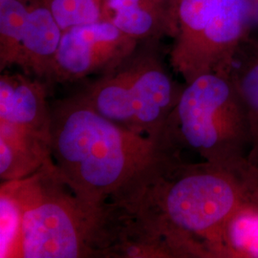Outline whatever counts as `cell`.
<instances>
[{
    "instance_id": "cell-9",
    "label": "cell",
    "mask_w": 258,
    "mask_h": 258,
    "mask_svg": "<svg viewBox=\"0 0 258 258\" xmlns=\"http://www.w3.org/2000/svg\"><path fill=\"white\" fill-rule=\"evenodd\" d=\"M174 0H102V19L137 40L174 36Z\"/></svg>"
},
{
    "instance_id": "cell-13",
    "label": "cell",
    "mask_w": 258,
    "mask_h": 258,
    "mask_svg": "<svg viewBox=\"0 0 258 258\" xmlns=\"http://www.w3.org/2000/svg\"><path fill=\"white\" fill-rule=\"evenodd\" d=\"M30 3L0 0V69L18 65Z\"/></svg>"
},
{
    "instance_id": "cell-8",
    "label": "cell",
    "mask_w": 258,
    "mask_h": 258,
    "mask_svg": "<svg viewBox=\"0 0 258 258\" xmlns=\"http://www.w3.org/2000/svg\"><path fill=\"white\" fill-rule=\"evenodd\" d=\"M62 33L42 0L30 3L18 66L48 83Z\"/></svg>"
},
{
    "instance_id": "cell-14",
    "label": "cell",
    "mask_w": 258,
    "mask_h": 258,
    "mask_svg": "<svg viewBox=\"0 0 258 258\" xmlns=\"http://www.w3.org/2000/svg\"><path fill=\"white\" fill-rule=\"evenodd\" d=\"M65 31L102 19V0H42Z\"/></svg>"
},
{
    "instance_id": "cell-6",
    "label": "cell",
    "mask_w": 258,
    "mask_h": 258,
    "mask_svg": "<svg viewBox=\"0 0 258 258\" xmlns=\"http://www.w3.org/2000/svg\"><path fill=\"white\" fill-rule=\"evenodd\" d=\"M138 40L109 21L79 25L63 31L48 83H73L105 74L135 53Z\"/></svg>"
},
{
    "instance_id": "cell-7",
    "label": "cell",
    "mask_w": 258,
    "mask_h": 258,
    "mask_svg": "<svg viewBox=\"0 0 258 258\" xmlns=\"http://www.w3.org/2000/svg\"><path fill=\"white\" fill-rule=\"evenodd\" d=\"M46 83L25 74L0 77V120L50 139Z\"/></svg>"
},
{
    "instance_id": "cell-1",
    "label": "cell",
    "mask_w": 258,
    "mask_h": 258,
    "mask_svg": "<svg viewBox=\"0 0 258 258\" xmlns=\"http://www.w3.org/2000/svg\"><path fill=\"white\" fill-rule=\"evenodd\" d=\"M258 186V168L180 158L116 205L130 230L167 257L213 258L225 223Z\"/></svg>"
},
{
    "instance_id": "cell-5",
    "label": "cell",
    "mask_w": 258,
    "mask_h": 258,
    "mask_svg": "<svg viewBox=\"0 0 258 258\" xmlns=\"http://www.w3.org/2000/svg\"><path fill=\"white\" fill-rule=\"evenodd\" d=\"M182 90L157 55L134 53L76 96L108 120L163 144Z\"/></svg>"
},
{
    "instance_id": "cell-18",
    "label": "cell",
    "mask_w": 258,
    "mask_h": 258,
    "mask_svg": "<svg viewBox=\"0 0 258 258\" xmlns=\"http://www.w3.org/2000/svg\"><path fill=\"white\" fill-rule=\"evenodd\" d=\"M24 1H26L28 3H33V2H37V1H41V0H24Z\"/></svg>"
},
{
    "instance_id": "cell-15",
    "label": "cell",
    "mask_w": 258,
    "mask_h": 258,
    "mask_svg": "<svg viewBox=\"0 0 258 258\" xmlns=\"http://www.w3.org/2000/svg\"><path fill=\"white\" fill-rule=\"evenodd\" d=\"M0 257H13L20 231L21 209L15 196L3 185L0 187Z\"/></svg>"
},
{
    "instance_id": "cell-2",
    "label": "cell",
    "mask_w": 258,
    "mask_h": 258,
    "mask_svg": "<svg viewBox=\"0 0 258 258\" xmlns=\"http://www.w3.org/2000/svg\"><path fill=\"white\" fill-rule=\"evenodd\" d=\"M51 107L50 147L61 179L87 203L126 199L180 152L108 120L76 95Z\"/></svg>"
},
{
    "instance_id": "cell-12",
    "label": "cell",
    "mask_w": 258,
    "mask_h": 258,
    "mask_svg": "<svg viewBox=\"0 0 258 258\" xmlns=\"http://www.w3.org/2000/svg\"><path fill=\"white\" fill-rule=\"evenodd\" d=\"M212 254L215 258H258V205L249 199L231 214Z\"/></svg>"
},
{
    "instance_id": "cell-4",
    "label": "cell",
    "mask_w": 258,
    "mask_h": 258,
    "mask_svg": "<svg viewBox=\"0 0 258 258\" xmlns=\"http://www.w3.org/2000/svg\"><path fill=\"white\" fill-rule=\"evenodd\" d=\"M162 143L186 148L205 162L233 168L254 166L244 105L229 74L207 73L185 84L166 121Z\"/></svg>"
},
{
    "instance_id": "cell-16",
    "label": "cell",
    "mask_w": 258,
    "mask_h": 258,
    "mask_svg": "<svg viewBox=\"0 0 258 258\" xmlns=\"http://www.w3.org/2000/svg\"><path fill=\"white\" fill-rule=\"evenodd\" d=\"M249 30L258 27V0H238Z\"/></svg>"
},
{
    "instance_id": "cell-11",
    "label": "cell",
    "mask_w": 258,
    "mask_h": 258,
    "mask_svg": "<svg viewBox=\"0 0 258 258\" xmlns=\"http://www.w3.org/2000/svg\"><path fill=\"white\" fill-rule=\"evenodd\" d=\"M230 77L244 105L250 135L249 162L258 168V40L249 35L234 55Z\"/></svg>"
},
{
    "instance_id": "cell-17",
    "label": "cell",
    "mask_w": 258,
    "mask_h": 258,
    "mask_svg": "<svg viewBox=\"0 0 258 258\" xmlns=\"http://www.w3.org/2000/svg\"><path fill=\"white\" fill-rule=\"evenodd\" d=\"M250 200H251L253 203H255L256 205H258V186L256 187V189L253 191L252 195H251Z\"/></svg>"
},
{
    "instance_id": "cell-3",
    "label": "cell",
    "mask_w": 258,
    "mask_h": 258,
    "mask_svg": "<svg viewBox=\"0 0 258 258\" xmlns=\"http://www.w3.org/2000/svg\"><path fill=\"white\" fill-rule=\"evenodd\" d=\"M1 184L21 209L13 257H107L109 204L97 207L78 197L54 161L25 179Z\"/></svg>"
},
{
    "instance_id": "cell-10",
    "label": "cell",
    "mask_w": 258,
    "mask_h": 258,
    "mask_svg": "<svg viewBox=\"0 0 258 258\" xmlns=\"http://www.w3.org/2000/svg\"><path fill=\"white\" fill-rule=\"evenodd\" d=\"M50 139L0 120V178L25 179L52 162Z\"/></svg>"
}]
</instances>
